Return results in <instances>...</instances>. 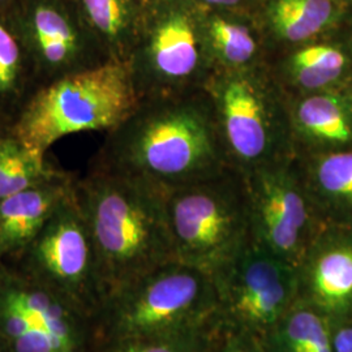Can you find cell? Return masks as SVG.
Instances as JSON below:
<instances>
[{"label": "cell", "instance_id": "12", "mask_svg": "<svg viewBox=\"0 0 352 352\" xmlns=\"http://www.w3.org/2000/svg\"><path fill=\"white\" fill-rule=\"evenodd\" d=\"M296 276L299 300L330 320L352 315V226L324 223Z\"/></svg>", "mask_w": 352, "mask_h": 352}, {"label": "cell", "instance_id": "31", "mask_svg": "<svg viewBox=\"0 0 352 352\" xmlns=\"http://www.w3.org/2000/svg\"><path fill=\"white\" fill-rule=\"evenodd\" d=\"M343 3H346V4H349V6H351L352 7V0H342Z\"/></svg>", "mask_w": 352, "mask_h": 352}, {"label": "cell", "instance_id": "27", "mask_svg": "<svg viewBox=\"0 0 352 352\" xmlns=\"http://www.w3.org/2000/svg\"><path fill=\"white\" fill-rule=\"evenodd\" d=\"M342 30L347 36V38L351 41L352 43V7L350 8V12H349V16H347L344 24L342 26Z\"/></svg>", "mask_w": 352, "mask_h": 352}, {"label": "cell", "instance_id": "3", "mask_svg": "<svg viewBox=\"0 0 352 352\" xmlns=\"http://www.w3.org/2000/svg\"><path fill=\"white\" fill-rule=\"evenodd\" d=\"M223 325L210 274L173 260L110 294L93 320V343Z\"/></svg>", "mask_w": 352, "mask_h": 352}, {"label": "cell", "instance_id": "6", "mask_svg": "<svg viewBox=\"0 0 352 352\" xmlns=\"http://www.w3.org/2000/svg\"><path fill=\"white\" fill-rule=\"evenodd\" d=\"M204 89L231 166L247 173L295 155L287 97L265 65L215 69Z\"/></svg>", "mask_w": 352, "mask_h": 352}, {"label": "cell", "instance_id": "22", "mask_svg": "<svg viewBox=\"0 0 352 352\" xmlns=\"http://www.w3.org/2000/svg\"><path fill=\"white\" fill-rule=\"evenodd\" d=\"M60 173L62 170L46 160V154L29 148L16 139L12 132L0 141V200Z\"/></svg>", "mask_w": 352, "mask_h": 352}, {"label": "cell", "instance_id": "5", "mask_svg": "<svg viewBox=\"0 0 352 352\" xmlns=\"http://www.w3.org/2000/svg\"><path fill=\"white\" fill-rule=\"evenodd\" d=\"M175 260L214 277L251 241L244 174L236 167L166 192Z\"/></svg>", "mask_w": 352, "mask_h": 352}, {"label": "cell", "instance_id": "17", "mask_svg": "<svg viewBox=\"0 0 352 352\" xmlns=\"http://www.w3.org/2000/svg\"><path fill=\"white\" fill-rule=\"evenodd\" d=\"M202 30L214 71H243L266 64L267 46L250 11L202 6Z\"/></svg>", "mask_w": 352, "mask_h": 352}, {"label": "cell", "instance_id": "23", "mask_svg": "<svg viewBox=\"0 0 352 352\" xmlns=\"http://www.w3.org/2000/svg\"><path fill=\"white\" fill-rule=\"evenodd\" d=\"M222 333L223 325H217L173 336L101 340L93 343L90 352H205L213 349Z\"/></svg>", "mask_w": 352, "mask_h": 352}, {"label": "cell", "instance_id": "21", "mask_svg": "<svg viewBox=\"0 0 352 352\" xmlns=\"http://www.w3.org/2000/svg\"><path fill=\"white\" fill-rule=\"evenodd\" d=\"M265 340L270 352H333L330 318L299 299Z\"/></svg>", "mask_w": 352, "mask_h": 352}, {"label": "cell", "instance_id": "16", "mask_svg": "<svg viewBox=\"0 0 352 352\" xmlns=\"http://www.w3.org/2000/svg\"><path fill=\"white\" fill-rule=\"evenodd\" d=\"M74 186L75 179L62 171L0 200V261L16 260L23 253Z\"/></svg>", "mask_w": 352, "mask_h": 352}, {"label": "cell", "instance_id": "7", "mask_svg": "<svg viewBox=\"0 0 352 352\" xmlns=\"http://www.w3.org/2000/svg\"><path fill=\"white\" fill-rule=\"evenodd\" d=\"M129 71L141 98L205 88L214 65L196 0H146Z\"/></svg>", "mask_w": 352, "mask_h": 352}, {"label": "cell", "instance_id": "32", "mask_svg": "<svg viewBox=\"0 0 352 352\" xmlns=\"http://www.w3.org/2000/svg\"><path fill=\"white\" fill-rule=\"evenodd\" d=\"M219 340H221V338H219ZM218 342H219V340H218ZM217 344H218V343H217ZM217 344L214 346L213 349H210V350H208V351L205 352H215V347H217Z\"/></svg>", "mask_w": 352, "mask_h": 352}, {"label": "cell", "instance_id": "2", "mask_svg": "<svg viewBox=\"0 0 352 352\" xmlns=\"http://www.w3.org/2000/svg\"><path fill=\"white\" fill-rule=\"evenodd\" d=\"M75 192L94 244L104 299L175 260L162 189L90 167L76 179Z\"/></svg>", "mask_w": 352, "mask_h": 352}, {"label": "cell", "instance_id": "11", "mask_svg": "<svg viewBox=\"0 0 352 352\" xmlns=\"http://www.w3.org/2000/svg\"><path fill=\"white\" fill-rule=\"evenodd\" d=\"M6 13L33 64L39 89L107 62L71 0H17Z\"/></svg>", "mask_w": 352, "mask_h": 352}, {"label": "cell", "instance_id": "30", "mask_svg": "<svg viewBox=\"0 0 352 352\" xmlns=\"http://www.w3.org/2000/svg\"><path fill=\"white\" fill-rule=\"evenodd\" d=\"M347 90H349V93H350V96H351V98H352V80H351V82H350V84H349V85H347Z\"/></svg>", "mask_w": 352, "mask_h": 352}, {"label": "cell", "instance_id": "4", "mask_svg": "<svg viewBox=\"0 0 352 352\" xmlns=\"http://www.w3.org/2000/svg\"><path fill=\"white\" fill-rule=\"evenodd\" d=\"M139 102L128 63L106 62L38 89L11 132L29 148L46 154L65 136L111 131Z\"/></svg>", "mask_w": 352, "mask_h": 352}, {"label": "cell", "instance_id": "26", "mask_svg": "<svg viewBox=\"0 0 352 352\" xmlns=\"http://www.w3.org/2000/svg\"><path fill=\"white\" fill-rule=\"evenodd\" d=\"M206 8L215 10H232V11H250L257 0H196Z\"/></svg>", "mask_w": 352, "mask_h": 352}, {"label": "cell", "instance_id": "29", "mask_svg": "<svg viewBox=\"0 0 352 352\" xmlns=\"http://www.w3.org/2000/svg\"><path fill=\"white\" fill-rule=\"evenodd\" d=\"M17 0H0V11L7 12Z\"/></svg>", "mask_w": 352, "mask_h": 352}, {"label": "cell", "instance_id": "24", "mask_svg": "<svg viewBox=\"0 0 352 352\" xmlns=\"http://www.w3.org/2000/svg\"><path fill=\"white\" fill-rule=\"evenodd\" d=\"M215 352H270L265 337L258 334L223 327Z\"/></svg>", "mask_w": 352, "mask_h": 352}, {"label": "cell", "instance_id": "15", "mask_svg": "<svg viewBox=\"0 0 352 352\" xmlns=\"http://www.w3.org/2000/svg\"><path fill=\"white\" fill-rule=\"evenodd\" d=\"M350 8L342 0H257L251 13L270 54L340 32Z\"/></svg>", "mask_w": 352, "mask_h": 352}, {"label": "cell", "instance_id": "8", "mask_svg": "<svg viewBox=\"0 0 352 352\" xmlns=\"http://www.w3.org/2000/svg\"><path fill=\"white\" fill-rule=\"evenodd\" d=\"M16 261V267L26 277L94 320L104 292L94 244L75 186Z\"/></svg>", "mask_w": 352, "mask_h": 352}, {"label": "cell", "instance_id": "9", "mask_svg": "<svg viewBox=\"0 0 352 352\" xmlns=\"http://www.w3.org/2000/svg\"><path fill=\"white\" fill-rule=\"evenodd\" d=\"M251 238L295 267L324 226L295 155L243 173Z\"/></svg>", "mask_w": 352, "mask_h": 352}, {"label": "cell", "instance_id": "33", "mask_svg": "<svg viewBox=\"0 0 352 352\" xmlns=\"http://www.w3.org/2000/svg\"><path fill=\"white\" fill-rule=\"evenodd\" d=\"M0 352H6V350H4V347H3V344L0 343Z\"/></svg>", "mask_w": 352, "mask_h": 352}, {"label": "cell", "instance_id": "14", "mask_svg": "<svg viewBox=\"0 0 352 352\" xmlns=\"http://www.w3.org/2000/svg\"><path fill=\"white\" fill-rule=\"evenodd\" d=\"M295 155L352 149V98L347 88L287 98Z\"/></svg>", "mask_w": 352, "mask_h": 352}, {"label": "cell", "instance_id": "19", "mask_svg": "<svg viewBox=\"0 0 352 352\" xmlns=\"http://www.w3.org/2000/svg\"><path fill=\"white\" fill-rule=\"evenodd\" d=\"M107 62L128 63L146 0H71Z\"/></svg>", "mask_w": 352, "mask_h": 352}, {"label": "cell", "instance_id": "25", "mask_svg": "<svg viewBox=\"0 0 352 352\" xmlns=\"http://www.w3.org/2000/svg\"><path fill=\"white\" fill-rule=\"evenodd\" d=\"M333 352H352V315L330 320Z\"/></svg>", "mask_w": 352, "mask_h": 352}, {"label": "cell", "instance_id": "13", "mask_svg": "<svg viewBox=\"0 0 352 352\" xmlns=\"http://www.w3.org/2000/svg\"><path fill=\"white\" fill-rule=\"evenodd\" d=\"M269 75L287 98L347 88L352 80V43L340 29L267 55Z\"/></svg>", "mask_w": 352, "mask_h": 352}, {"label": "cell", "instance_id": "10", "mask_svg": "<svg viewBox=\"0 0 352 352\" xmlns=\"http://www.w3.org/2000/svg\"><path fill=\"white\" fill-rule=\"evenodd\" d=\"M213 279L228 329L266 337L298 300L296 267L252 239Z\"/></svg>", "mask_w": 352, "mask_h": 352}, {"label": "cell", "instance_id": "28", "mask_svg": "<svg viewBox=\"0 0 352 352\" xmlns=\"http://www.w3.org/2000/svg\"><path fill=\"white\" fill-rule=\"evenodd\" d=\"M11 135V126H7L6 123L0 122V141L6 139L7 136Z\"/></svg>", "mask_w": 352, "mask_h": 352}, {"label": "cell", "instance_id": "1", "mask_svg": "<svg viewBox=\"0 0 352 352\" xmlns=\"http://www.w3.org/2000/svg\"><path fill=\"white\" fill-rule=\"evenodd\" d=\"M91 167L168 192L223 173L230 164L205 89L141 98L106 138Z\"/></svg>", "mask_w": 352, "mask_h": 352}, {"label": "cell", "instance_id": "20", "mask_svg": "<svg viewBox=\"0 0 352 352\" xmlns=\"http://www.w3.org/2000/svg\"><path fill=\"white\" fill-rule=\"evenodd\" d=\"M38 89L25 47L7 13L0 11V122L12 126Z\"/></svg>", "mask_w": 352, "mask_h": 352}, {"label": "cell", "instance_id": "18", "mask_svg": "<svg viewBox=\"0 0 352 352\" xmlns=\"http://www.w3.org/2000/svg\"><path fill=\"white\" fill-rule=\"evenodd\" d=\"M295 157L322 222L352 226V149Z\"/></svg>", "mask_w": 352, "mask_h": 352}]
</instances>
